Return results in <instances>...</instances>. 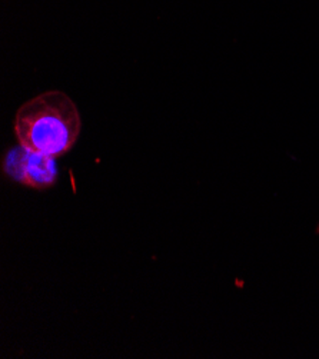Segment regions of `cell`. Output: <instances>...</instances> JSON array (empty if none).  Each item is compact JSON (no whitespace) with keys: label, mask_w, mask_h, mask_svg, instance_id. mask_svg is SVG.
Segmentation results:
<instances>
[{"label":"cell","mask_w":319,"mask_h":359,"mask_svg":"<svg viewBox=\"0 0 319 359\" xmlns=\"http://www.w3.org/2000/svg\"><path fill=\"white\" fill-rule=\"evenodd\" d=\"M82 130L76 103L65 92L48 90L25 102L15 116L19 145L59 158L74 148Z\"/></svg>","instance_id":"obj_1"},{"label":"cell","mask_w":319,"mask_h":359,"mask_svg":"<svg viewBox=\"0 0 319 359\" xmlns=\"http://www.w3.org/2000/svg\"><path fill=\"white\" fill-rule=\"evenodd\" d=\"M56 181H57L56 158L30 151L22 185L36 191H45L52 188L56 184Z\"/></svg>","instance_id":"obj_2"},{"label":"cell","mask_w":319,"mask_h":359,"mask_svg":"<svg viewBox=\"0 0 319 359\" xmlns=\"http://www.w3.org/2000/svg\"><path fill=\"white\" fill-rule=\"evenodd\" d=\"M29 154H30V151L22 145L8 151L4 158V162H2V169H4L5 176H8L9 179H12V181L22 185Z\"/></svg>","instance_id":"obj_3"}]
</instances>
